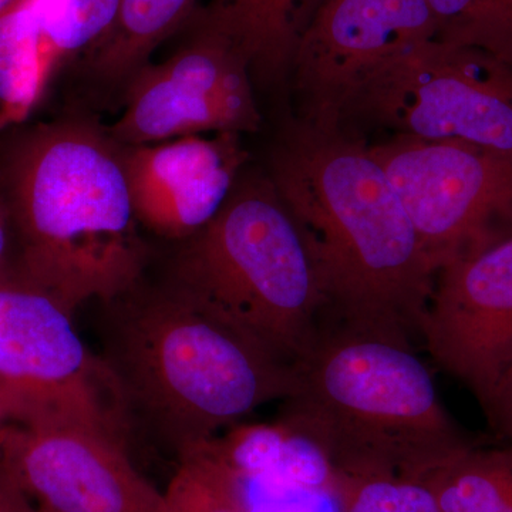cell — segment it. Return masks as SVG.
I'll return each instance as SVG.
<instances>
[{"label":"cell","mask_w":512,"mask_h":512,"mask_svg":"<svg viewBox=\"0 0 512 512\" xmlns=\"http://www.w3.org/2000/svg\"><path fill=\"white\" fill-rule=\"evenodd\" d=\"M269 178L305 237L328 315L420 336L439 266L365 141L303 119L276 144Z\"/></svg>","instance_id":"6da1fadb"},{"label":"cell","mask_w":512,"mask_h":512,"mask_svg":"<svg viewBox=\"0 0 512 512\" xmlns=\"http://www.w3.org/2000/svg\"><path fill=\"white\" fill-rule=\"evenodd\" d=\"M20 276L74 313L113 302L141 282L148 248L107 127L63 119L22 131L0 158Z\"/></svg>","instance_id":"7a4b0ae2"},{"label":"cell","mask_w":512,"mask_h":512,"mask_svg":"<svg viewBox=\"0 0 512 512\" xmlns=\"http://www.w3.org/2000/svg\"><path fill=\"white\" fill-rule=\"evenodd\" d=\"M281 424L338 474L424 478L471 441L402 330L328 316L293 365Z\"/></svg>","instance_id":"3957f363"},{"label":"cell","mask_w":512,"mask_h":512,"mask_svg":"<svg viewBox=\"0 0 512 512\" xmlns=\"http://www.w3.org/2000/svg\"><path fill=\"white\" fill-rule=\"evenodd\" d=\"M110 303L104 360L128 410L180 456L291 394L292 365L171 282L150 291L138 284Z\"/></svg>","instance_id":"277c9868"},{"label":"cell","mask_w":512,"mask_h":512,"mask_svg":"<svg viewBox=\"0 0 512 512\" xmlns=\"http://www.w3.org/2000/svg\"><path fill=\"white\" fill-rule=\"evenodd\" d=\"M170 282L292 366L328 316L308 244L271 178L237 181L214 220L184 241Z\"/></svg>","instance_id":"5b68a950"},{"label":"cell","mask_w":512,"mask_h":512,"mask_svg":"<svg viewBox=\"0 0 512 512\" xmlns=\"http://www.w3.org/2000/svg\"><path fill=\"white\" fill-rule=\"evenodd\" d=\"M320 123L353 137L384 131L512 156V64L483 47L423 40L363 74Z\"/></svg>","instance_id":"8992f818"},{"label":"cell","mask_w":512,"mask_h":512,"mask_svg":"<svg viewBox=\"0 0 512 512\" xmlns=\"http://www.w3.org/2000/svg\"><path fill=\"white\" fill-rule=\"evenodd\" d=\"M73 315L23 278L0 284V396L8 424L77 426L126 443L130 410L106 360Z\"/></svg>","instance_id":"52a82bcc"},{"label":"cell","mask_w":512,"mask_h":512,"mask_svg":"<svg viewBox=\"0 0 512 512\" xmlns=\"http://www.w3.org/2000/svg\"><path fill=\"white\" fill-rule=\"evenodd\" d=\"M160 63H148L124 87V109L110 136L121 146L214 133H254L261 124L251 63L210 13Z\"/></svg>","instance_id":"ba28073f"},{"label":"cell","mask_w":512,"mask_h":512,"mask_svg":"<svg viewBox=\"0 0 512 512\" xmlns=\"http://www.w3.org/2000/svg\"><path fill=\"white\" fill-rule=\"evenodd\" d=\"M437 266L512 218V156L458 140L367 144Z\"/></svg>","instance_id":"9c48e42d"},{"label":"cell","mask_w":512,"mask_h":512,"mask_svg":"<svg viewBox=\"0 0 512 512\" xmlns=\"http://www.w3.org/2000/svg\"><path fill=\"white\" fill-rule=\"evenodd\" d=\"M420 338L484 406L512 366V218L440 266Z\"/></svg>","instance_id":"30bf717a"},{"label":"cell","mask_w":512,"mask_h":512,"mask_svg":"<svg viewBox=\"0 0 512 512\" xmlns=\"http://www.w3.org/2000/svg\"><path fill=\"white\" fill-rule=\"evenodd\" d=\"M0 471L43 512H160L163 505L126 443L84 427L6 424Z\"/></svg>","instance_id":"8fae6325"},{"label":"cell","mask_w":512,"mask_h":512,"mask_svg":"<svg viewBox=\"0 0 512 512\" xmlns=\"http://www.w3.org/2000/svg\"><path fill=\"white\" fill-rule=\"evenodd\" d=\"M434 37L437 23L427 0H325L303 30L291 64L308 110L303 119L328 120L363 74Z\"/></svg>","instance_id":"7c38bea8"},{"label":"cell","mask_w":512,"mask_h":512,"mask_svg":"<svg viewBox=\"0 0 512 512\" xmlns=\"http://www.w3.org/2000/svg\"><path fill=\"white\" fill-rule=\"evenodd\" d=\"M121 147L138 224L168 241H187L214 220L248 160L234 133Z\"/></svg>","instance_id":"4fadbf2b"},{"label":"cell","mask_w":512,"mask_h":512,"mask_svg":"<svg viewBox=\"0 0 512 512\" xmlns=\"http://www.w3.org/2000/svg\"><path fill=\"white\" fill-rule=\"evenodd\" d=\"M120 0H15L0 13V103L29 117L50 83L106 35Z\"/></svg>","instance_id":"5bb4252c"},{"label":"cell","mask_w":512,"mask_h":512,"mask_svg":"<svg viewBox=\"0 0 512 512\" xmlns=\"http://www.w3.org/2000/svg\"><path fill=\"white\" fill-rule=\"evenodd\" d=\"M197 0H120L106 35L79 62L90 82L103 87H126L154 50L187 26Z\"/></svg>","instance_id":"9a60e30c"},{"label":"cell","mask_w":512,"mask_h":512,"mask_svg":"<svg viewBox=\"0 0 512 512\" xmlns=\"http://www.w3.org/2000/svg\"><path fill=\"white\" fill-rule=\"evenodd\" d=\"M318 0H224L208 10L251 63L252 72L274 77L291 67L305 23ZM325 2V0H320Z\"/></svg>","instance_id":"2e32d148"},{"label":"cell","mask_w":512,"mask_h":512,"mask_svg":"<svg viewBox=\"0 0 512 512\" xmlns=\"http://www.w3.org/2000/svg\"><path fill=\"white\" fill-rule=\"evenodd\" d=\"M440 512H512V443L471 444L424 478Z\"/></svg>","instance_id":"e0dca14e"},{"label":"cell","mask_w":512,"mask_h":512,"mask_svg":"<svg viewBox=\"0 0 512 512\" xmlns=\"http://www.w3.org/2000/svg\"><path fill=\"white\" fill-rule=\"evenodd\" d=\"M244 480L217 440L208 441L181 454L160 512H249Z\"/></svg>","instance_id":"ac0fdd59"},{"label":"cell","mask_w":512,"mask_h":512,"mask_svg":"<svg viewBox=\"0 0 512 512\" xmlns=\"http://www.w3.org/2000/svg\"><path fill=\"white\" fill-rule=\"evenodd\" d=\"M339 512H440L429 485L396 474H338Z\"/></svg>","instance_id":"d6986e66"},{"label":"cell","mask_w":512,"mask_h":512,"mask_svg":"<svg viewBox=\"0 0 512 512\" xmlns=\"http://www.w3.org/2000/svg\"><path fill=\"white\" fill-rule=\"evenodd\" d=\"M437 23L436 39L476 46L485 0H427Z\"/></svg>","instance_id":"ffe728a7"},{"label":"cell","mask_w":512,"mask_h":512,"mask_svg":"<svg viewBox=\"0 0 512 512\" xmlns=\"http://www.w3.org/2000/svg\"><path fill=\"white\" fill-rule=\"evenodd\" d=\"M476 46L512 64V0H485Z\"/></svg>","instance_id":"44dd1931"},{"label":"cell","mask_w":512,"mask_h":512,"mask_svg":"<svg viewBox=\"0 0 512 512\" xmlns=\"http://www.w3.org/2000/svg\"><path fill=\"white\" fill-rule=\"evenodd\" d=\"M22 278L19 266L18 238L5 195L0 191V284Z\"/></svg>","instance_id":"7402d4cb"},{"label":"cell","mask_w":512,"mask_h":512,"mask_svg":"<svg viewBox=\"0 0 512 512\" xmlns=\"http://www.w3.org/2000/svg\"><path fill=\"white\" fill-rule=\"evenodd\" d=\"M491 426L512 443V366L497 383L483 406Z\"/></svg>","instance_id":"603a6c76"},{"label":"cell","mask_w":512,"mask_h":512,"mask_svg":"<svg viewBox=\"0 0 512 512\" xmlns=\"http://www.w3.org/2000/svg\"><path fill=\"white\" fill-rule=\"evenodd\" d=\"M30 501L0 471V512H26Z\"/></svg>","instance_id":"cb8c5ba5"},{"label":"cell","mask_w":512,"mask_h":512,"mask_svg":"<svg viewBox=\"0 0 512 512\" xmlns=\"http://www.w3.org/2000/svg\"><path fill=\"white\" fill-rule=\"evenodd\" d=\"M8 424V420H6L5 412H3L2 403H0V431H2L3 427Z\"/></svg>","instance_id":"d4e9b609"},{"label":"cell","mask_w":512,"mask_h":512,"mask_svg":"<svg viewBox=\"0 0 512 512\" xmlns=\"http://www.w3.org/2000/svg\"><path fill=\"white\" fill-rule=\"evenodd\" d=\"M15 0H0V13L5 12Z\"/></svg>","instance_id":"484cf974"},{"label":"cell","mask_w":512,"mask_h":512,"mask_svg":"<svg viewBox=\"0 0 512 512\" xmlns=\"http://www.w3.org/2000/svg\"><path fill=\"white\" fill-rule=\"evenodd\" d=\"M26 512H43V511H40L39 508H36L35 505L30 503L28 510H26Z\"/></svg>","instance_id":"4316f807"}]
</instances>
